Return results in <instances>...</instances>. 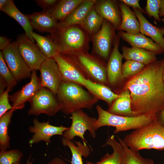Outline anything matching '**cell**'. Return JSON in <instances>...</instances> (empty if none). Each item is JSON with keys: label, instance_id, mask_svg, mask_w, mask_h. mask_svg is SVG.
<instances>
[{"label": "cell", "instance_id": "1", "mask_svg": "<svg viewBox=\"0 0 164 164\" xmlns=\"http://www.w3.org/2000/svg\"><path fill=\"white\" fill-rule=\"evenodd\" d=\"M162 60L145 66L126 83L132 100L131 108L136 115H155L164 110V80Z\"/></svg>", "mask_w": 164, "mask_h": 164}, {"label": "cell", "instance_id": "2", "mask_svg": "<svg viewBox=\"0 0 164 164\" xmlns=\"http://www.w3.org/2000/svg\"><path fill=\"white\" fill-rule=\"evenodd\" d=\"M77 84L63 81L56 94L61 111L67 115L83 108L90 109L99 100Z\"/></svg>", "mask_w": 164, "mask_h": 164}, {"label": "cell", "instance_id": "3", "mask_svg": "<svg viewBox=\"0 0 164 164\" xmlns=\"http://www.w3.org/2000/svg\"><path fill=\"white\" fill-rule=\"evenodd\" d=\"M123 141L130 149L164 150V126L157 118L150 124L126 135Z\"/></svg>", "mask_w": 164, "mask_h": 164}, {"label": "cell", "instance_id": "4", "mask_svg": "<svg viewBox=\"0 0 164 164\" xmlns=\"http://www.w3.org/2000/svg\"><path fill=\"white\" fill-rule=\"evenodd\" d=\"M98 118L94 127L96 131L101 127L108 126L115 128L114 134L130 130H136L151 123L157 118V115H141L125 116L111 114L99 105L96 107Z\"/></svg>", "mask_w": 164, "mask_h": 164}, {"label": "cell", "instance_id": "5", "mask_svg": "<svg viewBox=\"0 0 164 164\" xmlns=\"http://www.w3.org/2000/svg\"><path fill=\"white\" fill-rule=\"evenodd\" d=\"M51 38L55 43L60 53L69 54L81 51L86 41L84 32L74 26L58 29L51 33Z\"/></svg>", "mask_w": 164, "mask_h": 164}, {"label": "cell", "instance_id": "6", "mask_svg": "<svg viewBox=\"0 0 164 164\" xmlns=\"http://www.w3.org/2000/svg\"><path fill=\"white\" fill-rule=\"evenodd\" d=\"M66 55L73 60L91 80L105 85L107 84L106 67L96 58L83 51Z\"/></svg>", "mask_w": 164, "mask_h": 164}, {"label": "cell", "instance_id": "7", "mask_svg": "<svg viewBox=\"0 0 164 164\" xmlns=\"http://www.w3.org/2000/svg\"><path fill=\"white\" fill-rule=\"evenodd\" d=\"M49 89L42 87L29 101L30 107L28 114L39 115L41 114L54 116L61 110L56 97Z\"/></svg>", "mask_w": 164, "mask_h": 164}, {"label": "cell", "instance_id": "8", "mask_svg": "<svg viewBox=\"0 0 164 164\" xmlns=\"http://www.w3.org/2000/svg\"><path fill=\"white\" fill-rule=\"evenodd\" d=\"M71 115V125L63 133V138L72 141L75 137H78L83 142L87 143L84 135L87 131L92 137H95L96 131L94 128V125L96 118L89 116L82 109L73 112Z\"/></svg>", "mask_w": 164, "mask_h": 164}, {"label": "cell", "instance_id": "9", "mask_svg": "<svg viewBox=\"0 0 164 164\" xmlns=\"http://www.w3.org/2000/svg\"><path fill=\"white\" fill-rule=\"evenodd\" d=\"M1 51L7 65L18 82L31 77L32 71L21 55L16 42L11 43Z\"/></svg>", "mask_w": 164, "mask_h": 164}, {"label": "cell", "instance_id": "10", "mask_svg": "<svg viewBox=\"0 0 164 164\" xmlns=\"http://www.w3.org/2000/svg\"><path fill=\"white\" fill-rule=\"evenodd\" d=\"M19 52L32 72L39 70L46 57L26 35L18 36L15 41Z\"/></svg>", "mask_w": 164, "mask_h": 164}, {"label": "cell", "instance_id": "11", "mask_svg": "<svg viewBox=\"0 0 164 164\" xmlns=\"http://www.w3.org/2000/svg\"><path fill=\"white\" fill-rule=\"evenodd\" d=\"M69 127L62 125L56 126L50 124L49 121L40 122L37 118L33 120V125L28 128L29 131L33 134L32 137L29 140L30 146L41 141L45 142L48 145L51 142V138L54 135L63 136L65 131Z\"/></svg>", "mask_w": 164, "mask_h": 164}, {"label": "cell", "instance_id": "12", "mask_svg": "<svg viewBox=\"0 0 164 164\" xmlns=\"http://www.w3.org/2000/svg\"><path fill=\"white\" fill-rule=\"evenodd\" d=\"M39 70L41 87L49 89L56 95L63 81L55 60L53 58H46Z\"/></svg>", "mask_w": 164, "mask_h": 164}, {"label": "cell", "instance_id": "13", "mask_svg": "<svg viewBox=\"0 0 164 164\" xmlns=\"http://www.w3.org/2000/svg\"><path fill=\"white\" fill-rule=\"evenodd\" d=\"M53 59L58 65L63 81L73 82L84 86L87 78L70 56L60 53Z\"/></svg>", "mask_w": 164, "mask_h": 164}, {"label": "cell", "instance_id": "14", "mask_svg": "<svg viewBox=\"0 0 164 164\" xmlns=\"http://www.w3.org/2000/svg\"><path fill=\"white\" fill-rule=\"evenodd\" d=\"M42 87L36 71L32 72L30 81L18 91L9 96L12 108L16 110L23 109L25 103L29 102Z\"/></svg>", "mask_w": 164, "mask_h": 164}, {"label": "cell", "instance_id": "15", "mask_svg": "<svg viewBox=\"0 0 164 164\" xmlns=\"http://www.w3.org/2000/svg\"><path fill=\"white\" fill-rule=\"evenodd\" d=\"M120 38L115 36L113 48L106 67L108 83L115 86L121 81L124 78L122 72V54L119 50Z\"/></svg>", "mask_w": 164, "mask_h": 164}, {"label": "cell", "instance_id": "16", "mask_svg": "<svg viewBox=\"0 0 164 164\" xmlns=\"http://www.w3.org/2000/svg\"><path fill=\"white\" fill-rule=\"evenodd\" d=\"M113 35L112 26L110 22L104 19L101 28L94 36V43L96 53L104 59L109 56Z\"/></svg>", "mask_w": 164, "mask_h": 164}, {"label": "cell", "instance_id": "17", "mask_svg": "<svg viewBox=\"0 0 164 164\" xmlns=\"http://www.w3.org/2000/svg\"><path fill=\"white\" fill-rule=\"evenodd\" d=\"M27 16L33 29L39 32L51 34L58 28L59 22L48 10L35 12Z\"/></svg>", "mask_w": 164, "mask_h": 164}, {"label": "cell", "instance_id": "18", "mask_svg": "<svg viewBox=\"0 0 164 164\" xmlns=\"http://www.w3.org/2000/svg\"><path fill=\"white\" fill-rule=\"evenodd\" d=\"M119 35L123 39L129 44L132 47L143 49L155 53L162 54L164 51L161 47L152 39L146 37L140 33L131 34L120 31Z\"/></svg>", "mask_w": 164, "mask_h": 164}, {"label": "cell", "instance_id": "19", "mask_svg": "<svg viewBox=\"0 0 164 164\" xmlns=\"http://www.w3.org/2000/svg\"><path fill=\"white\" fill-rule=\"evenodd\" d=\"M96 1L84 0L63 21L59 22L58 29L76 25H81L87 14L94 7Z\"/></svg>", "mask_w": 164, "mask_h": 164}, {"label": "cell", "instance_id": "20", "mask_svg": "<svg viewBox=\"0 0 164 164\" xmlns=\"http://www.w3.org/2000/svg\"><path fill=\"white\" fill-rule=\"evenodd\" d=\"M94 7L103 19L110 23L117 29L121 22L120 14L114 1L110 0L96 1Z\"/></svg>", "mask_w": 164, "mask_h": 164}, {"label": "cell", "instance_id": "21", "mask_svg": "<svg viewBox=\"0 0 164 164\" xmlns=\"http://www.w3.org/2000/svg\"><path fill=\"white\" fill-rule=\"evenodd\" d=\"M140 23V32L142 34L150 37L154 42L159 45L164 51V38L163 28L153 25L145 17L143 13L138 9H134Z\"/></svg>", "mask_w": 164, "mask_h": 164}, {"label": "cell", "instance_id": "22", "mask_svg": "<svg viewBox=\"0 0 164 164\" xmlns=\"http://www.w3.org/2000/svg\"><path fill=\"white\" fill-rule=\"evenodd\" d=\"M119 6L122 18L120 25L117 29L125 31L131 34L140 33L139 22L134 12L128 6L121 2L120 3Z\"/></svg>", "mask_w": 164, "mask_h": 164}, {"label": "cell", "instance_id": "23", "mask_svg": "<svg viewBox=\"0 0 164 164\" xmlns=\"http://www.w3.org/2000/svg\"><path fill=\"white\" fill-rule=\"evenodd\" d=\"M0 11L15 20L23 29L26 36L34 42L31 35L33 28L27 15L22 13L17 8L13 0H9L6 5Z\"/></svg>", "mask_w": 164, "mask_h": 164}, {"label": "cell", "instance_id": "24", "mask_svg": "<svg viewBox=\"0 0 164 164\" xmlns=\"http://www.w3.org/2000/svg\"><path fill=\"white\" fill-rule=\"evenodd\" d=\"M131 103L129 91L128 89H124L109 107L108 111L111 114L119 115L137 116L132 110Z\"/></svg>", "mask_w": 164, "mask_h": 164}, {"label": "cell", "instance_id": "25", "mask_svg": "<svg viewBox=\"0 0 164 164\" xmlns=\"http://www.w3.org/2000/svg\"><path fill=\"white\" fill-rule=\"evenodd\" d=\"M107 145L112 148L113 152L111 154L106 153L99 161L96 162L86 161V164H121L123 147L119 142L116 141L114 135L108 136L103 146Z\"/></svg>", "mask_w": 164, "mask_h": 164}, {"label": "cell", "instance_id": "26", "mask_svg": "<svg viewBox=\"0 0 164 164\" xmlns=\"http://www.w3.org/2000/svg\"><path fill=\"white\" fill-rule=\"evenodd\" d=\"M84 86L99 100L106 102L109 107L119 96V94L113 92L105 85L94 82L89 79H85Z\"/></svg>", "mask_w": 164, "mask_h": 164}, {"label": "cell", "instance_id": "27", "mask_svg": "<svg viewBox=\"0 0 164 164\" xmlns=\"http://www.w3.org/2000/svg\"><path fill=\"white\" fill-rule=\"evenodd\" d=\"M122 50L123 58L126 60H133L145 66L157 60L155 53L143 49L123 46Z\"/></svg>", "mask_w": 164, "mask_h": 164}, {"label": "cell", "instance_id": "28", "mask_svg": "<svg viewBox=\"0 0 164 164\" xmlns=\"http://www.w3.org/2000/svg\"><path fill=\"white\" fill-rule=\"evenodd\" d=\"M62 142V144L68 147L70 151L72 156L70 163L83 164L82 157H88L91 152L87 143L76 141L74 143L71 140L63 137Z\"/></svg>", "mask_w": 164, "mask_h": 164}, {"label": "cell", "instance_id": "29", "mask_svg": "<svg viewBox=\"0 0 164 164\" xmlns=\"http://www.w3.org/2000/svg\"><path fill=\"white\" fill-rule=\"evenodd\" d=\"M84 0H62L48 10L53 17L60 22L63 21Z\"/></svg>", "mask_w": 164, "mask_h": 164}, {"label": "cell", "instance_id": "30", "mask_svg": "<svg viewBox=\"0 0 164 164\" xmlns=\"http://www.w3.org/2000/svg\"><path fill=\"white\" fill-rule=\"evenodd\" d=\"M31 35L38 48L47 58H54L60 53L50 36H42L33 31Z\"/></svg>", "mask_w": 164, "mask_h": 164}, {"label": "cell", "instance_id": "31", "mask_svg": "<svg viewBox=\"0 0 164 164\" xmlns=\"http://www.w3.org/2000/svg\"><path fill=\"white\" fill-rule=\"evenodd\" d=\"M118 138L123 147L121 164H155L152 159L142 157L139 152L129 148L122 139L118 137Z\"/></svg>", "mask_w": 164, "mask_h": 164}, {"label": "cell", "instance_id": "32", "mask_svg": "<svg viewBox=\"0 0 164 164\" xmlns=\"http://www.w3.org/2000/svg\"><path fill=\"white\" fill-rule=\"evenodd\" d=\"M13 108L0 117V151L7 150L10 147V137L9 135V126L14 112Z\"/></svg>", "mask_w": 164, "mask_h": 164}, {"label": "cell", "instance_id": "33", "mask_svg": "<svg viewBox=\"0 0 164 164\" xmlns=\"http://www.w3.org/2000/svg\"><path fill=\"white\" fill-rule=\"evenodd\" d=\"M103 20L94 6L87 14L81 26L89 32L96 33L101 28Z\"/></svg>", "mask_w": 164, "mask_h": 164}, {"label": "cell", "instance_id": "34", "mask_svg": "<svg viewBox=\"0 0 164 164\" xmlns=\"http://www.w3.org/2000/svg\"><path fill=\"white\" fill-rule=\"evenodd\" d=\"M0 78L6 83L7 88L11 91L17 84V81L7 65L2 52H0Z\"/></svg>", "mask_w": 164, "mask_h": 164}, {"label": "cell", "instance_id": "35", "mask_svg": "<svg viewBox=\"0 0 164 164\" xmlns=\"http://www.w3.org/2000/svg\"><path fill=\"white\" fill-rule=\"evenodd\" d=\"M145 65L139 62L127 60L122 65V72L123 77L126 78L134 76L140 73Z\"/></svg>", "mask_w": 164, "mask_h": 164}, {"label": "cell", "instance_id": "36", "mask_svg": "<svg viewBox=\"0 0 164 164\" xmlns=\"http://www.w3.org/2000/svg\"><path fill=\"white\" fill-rule=\"evenodd\" d=\"M23 155L18 149L0 151V164H14L20 162Z\"/></svg>", "mask_w": 164, "mask_h": 164}, {"label": "cell", "instance_id": "37", "mask_svg": "<svg viewBox=\"0 0 164 164\" xmlns=\"http://www.w3.org/2000/svg\"><path fill=\"white\" fill-rule=\"evenodd\" d=\"M160 0H147L145 7L146 12L150 17H153L155 20L160 22L159 15Z\"/></svg>", "mask_w": 164, "mask_h": 164}, {"label": "cell", "instance_id": "38", "mask_svg": "<svg viewBox=\"0 0 164 164\" xmlns=\"http://www.w3.org/2000/svg\"><path fill=\"white\" fill-rule=\"evenodd\" d=\"M11 90L7 88L0 94V117L12 108L9 102V93Z\"/></svg>", "mask_w": 164, "mask_h": 164}, {"label": "cell", "instance_id": "39", "mask_svg": "<svg viewBox=\"0 0 164 164\" xmlns=\"http://www.w3.org/2000/svg\"><path fill=\"white\" fill-rule=\"evenodd\" d=\"M35 1L38 5L44 9L49 10L52 8L58 2L56 0H36Z\"/></svg>", "mask_w": 164, "mask_h": 164}, {"label": "cell", "instance_id": "40", "mask_svg": "<svg viewBox=\"0 0 164 164\" xmlns=\"http://www.w3.org/2000/svg\"><path fill=\"white\" fill-rule=\"evenodd\" d=\"M128 6L133 8L134 9H138L142 13H145V12L140 6L138 0H121L119 1Z\"/></svg>", "mask_w": 164, "mask_h": 164}, {"label": "cell", "instance_id": "41", "mask_svg": "<svg viewBox=\"0 0 164 164\" xmlns=\"http://www.w3.org/2000/svg\"><path fill=\"white\" fill-rule=\"evenodd\" d=\"M11 39L5 36H0V50L2 51L7 47L11 43Z\"/></svg>", "mask_w": 164, "mask_h": 164}, {"label": "cell", "instance_id": "42", "mask_svg": "<svg viewBox=\"0 0 164 164\" xmlns=\"http://www.w3.org/2000/svg\"><path fill=\"white\" fill-rule=\"evenodd\" d=\"M46 164H69L60 158L55 157L50 160Z\"/></svg>", "mask_w": 164, "mask_h": 164}, {"label": "cell", "instance_id": "43", "mask_svg": "<svg viewBox=\"0 0 164 164\" xmlns=\"http://www.w3.org/2000/svg\"><path fill=\"white\" fill-rule=\"evenodd\" d=\"M157 118L159 122L164 126V110L157 114Z\"/></svg>", "mask_w": 164, "mask_h": 164}, {"label": "cell", "instance_id": "44", "mask_svg": "<svg viewBox=\"0 0 164 164\" xmlns=\"http://www.w3.org/2000/svg\"><path fill=\"white\" fill-rule=\"evenodd\" d=\"M159 15L160 17H164V0H160Z\"/></svg>", "mask_w": 164, "mask_h": 164}, {"label": "cell", "instance_id": "45", "mask_svg": "<svg viewBox=\"0 0 164 164\" xmlns=\"http://www.w3.org/2000/svg\"><path fill=\"white\" fill-rule=\"evenodd\" d=\"M9 0H0V10L3 8L7 4Z\"/></svg>", "mask_w": 164, "mask_h": 164}, {"label": "cell", "instance_id": "46", "mask_svg": "<svg viewBox=\"0 0 164 164\" xmlns=\"http://www.w3.org/2000/svg\"><path fill=\"white\" fill-rule=\"evenodd\" d=\"M31 156H30L26 162V164H32V161L31 160Z\"/></svg>", "mask_w": 164, "mask_h": 164}, {"label": "cell", "instance_id": "47", "mask_svg": "<svg viewBox=\"0 0 164 164\" xmlns=\"http://www.w3.org/2000/svg\"><path fill=\"white\" fill-rule=\"evenodd\" d=\"M162 65L163 67V79L164 80V58L163 60H162Z\"/></svg>", "mask_w": 164, "mask_h": 164}, {"label": "cell", "instance_id": "48", "mask_svg": "<svg viewBox=\"0 0 164 164\" xmlns=\"http://www.w3.org/2000/svg\"><path fill=\"white\" fill-rule=\"evenodd\" d=\"M161 20L164 22V17H163L162 19H161ZM163 31L164 38V27L163 28Z\"/></svg>", "mask_w": 164, "mask_h": 164}, {"label": "cell", "instance_id": "49", "mask_svg": "<svg viewBox=\"0 0 164 164\" xmlns=\"http://www.w3.org/2000/svg\"><path fill=\"white\" fill-rule=\"evenodd\" d=\"M14 164H20V162H17Z\"/></svg>", "mask_w": 164, "mask_h": 164}]
</instances>
